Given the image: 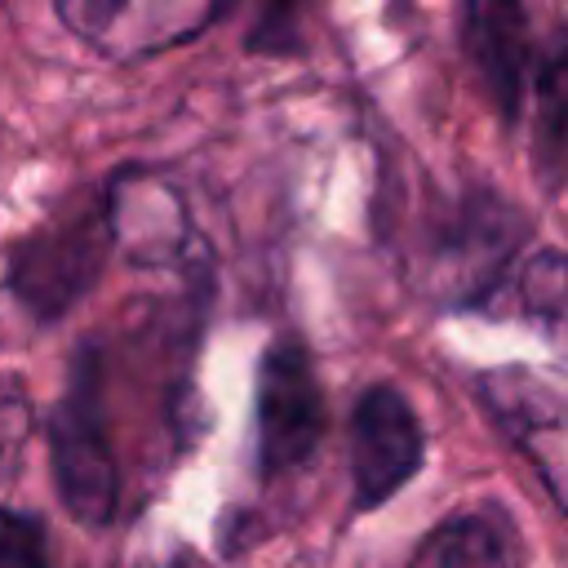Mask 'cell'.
<instances>
[{
    "label": "cell",
    "instance_id": "1",
    "mask_svg": "<svg viewBox=\"0 0 568 568\" xmlns=\"http://www.w3.org/2000/svg\"><path fill=\"white\" fill-rule=\"evenodd\" d=\"M532 235L528 217L501 200L493 186H466L426 209L417 244L408 248V266L435 302L444 306H479L515 266L524 240Z\"/></svg>",
    "mask_w": 568,
    "mask_h": 568
},
{
    "label": "cell",
    "instance_id": "2",
    "mask_svg": "<svg viewBox=\"0 0 568 568\" xmlns=\"http://www.w3.org/2000/svg\"><path fill=\"white\" fill-rule=\"evenodd\" d=\"M49 470L62 510L80 528H106L120 510V462L106 422L102 351L80 342L67 390L49 413Z\"/></svg>",
    "mask_w": 568,
    "mask_h": 568
},
{
    "label": "cell",
    "instance_id": "3",
    "mask_svg": "<svg viewBox=\"0 0 568 568\" xmlns=\"http://www.w3.org/2000/svg\"><path fill=\"white\" fill-rule=\"evenodd\" d=\"M111 244L102 191H84L80 204L40 222L9 248L4 284L36 324L62 320L102 275Z\"/></svg>",
    "mask_w": 568,
    "mask_h": 568
},
{
    "label": "cell",
    "instance_id": "4",
    "mask_svg": "<svg viewBox=\"0 0 568 568\" xmlns=\"http://www.w3.org/2000/svg\"><path fill=\"white\" fill-rule=\"evenodd\" d=\"M257 470L266 479L311 466L328 435V399L315 359L297 333H280L257 364Z\"/></svg>",
    "mask_w": 568,
    "mask_h": 568
},
{
    "label": "cell",
    "instance_id": "5",
    "mask_svg": "<svg viewBox=\"0 0 568 568\" xmlns=\"http://www.w3.org/2000/svg\"><path fill=\"white\" fill-rule=\"evenodd\" d=\"M475 399L541 479L546 497L568 515V382L524 364H501L475 377Z\"/></svg>",
    "mask_w": 568,
    "mask_h": 568
},
{
    "label": "cell",
    "instance_id": "6",
    "mask_svg": "<svg viewBox=\"0 0 568 568\" xmlns=\"http://www.w3.org/2000/svg\"><path fill=\"white\" fill-rule=\"evenodd\" d=\"M426 457V430L413 399L395 382L359 390L351 413V510L386 506Z\"/></svg>",
    "mask_w": 568,
    "mask_h": 568
},
{
    "label": "cell",
    "instance_id": "7",
    "mask_svg": "<svg viewBox=\"0 0 568 568\" xmlns=\"http://www.w3.org/2000/svg\"><path fill=\"white\" fill-rule=\"evenodd\" d=\"M222 13L226 4H209V0H62L58 4V18L111 62H138L160 49L186 44Z\"/></svg>",
    "mask_w": 568,
    "mask_h": 568
},
{
    "label": "cell",
    "instance_id": "8",
    "mask_svg": "<svg viewBox=\"0 0 568 568\" xmlns=\"http://www.w3.org/2000/svg\"><path fill=\"white\" fill-rule=\"evenodd\" d=\"M546 27H537V13L506 0H475L462 9V49L475 67L479 89L501 111L506 124L519 120L528 75L546 49Z\"/></svg>",
    "mask_w": 568,
    "mask_h": 568
},
{
    "label": "cell",
    "instance_id": "9",
    "mask_svg": "<svg viewBox=\"0 0 568 568\" xmlns=\"http://www.w3.org/2000/svg\"><path fill=\"white\" fill-rule=\"evenodd\" d=\"M106 226H111V244H120L129 253V262L138 266H164L178 262L191 244V217L182 195L151 173L138 169H120L106 186Z\"/></svg>",
    "mask_w": 568,
    "mask_h": 568
},
{
    "label": "cell",
    "instance_id": "10",
    "mask_svg": "<svg viewBox=\"0 0 568 568\" xmlns=\"http://www.w3.org/2000/svg\"><path fill=\"white\" fill-rule=\"evenodd\" d=\"M528 120V151H532V173L541 191H564L568 186V31L546 36V49L528 75L524 111Z\"/></svg>",
    "mask_w": 568,
    "mask_h": 568
},
{
    "label": "cell",
    "instance_id": "11",
    "mask_svg": "<svg viewBox=\"0 0 568 568\" xmlns=\"http://www.w3.org/2000/svg\"><path fill=\"white\" fill-rule=\"evenodd\" d=\"M435 568H515L510 528L493 510H466L435 537Z\"/></svg>",
    "mask_w": 568,
    "mask_h": 568
},
{
    "label": "cell",
    "instance_id": "12",
    "mask_svg": "<svg viewBox=\"0 0 568 568\" xmlns=\"http://www.w3.org/2000/svg\"><path fill=\"white\" fill-rule=\"evenodd\" d=\"M519 306L568 351V248H541L519 266Z\"/></svg>",
    "mask_w": 568,
    "mask_h": 568
},
{
    "label": "cell",
    "instance_id": "13",
    "mask_svg": "<svg viewBox=\"0 0 568 568\" xmlns=\"http://www.w3.org/2000/svg\"><path fill=\"white\" fill-rule=\"evenodd\" d=\"M0 568H53L40 515L0 506Z\"/></svg>",
    "mask_w": 568,
    "mask_h": 568
},
{
    "label": "cell",
    "instance_id": "14",
    "mask_svg": "<svg viewBox=\"0 0 568 568\" xmlns=\"http://www.w3.org/2000/svg\"><path fill=\"white\" fill-rule=\"evenodd\" d=\"M31 435V399L18 377H0V470L22 453Z\"/></svg>",
    "mask_w": 568,
    "mask_h": 568
},
{
    "label": "cell",
    "instance_id": "15",
    "mask_svg": "<svg viewBox=\"0 0 568 568\" xmlns=\"http://www.w3.org/2000/svg\"><path fill=\"white\" fill-rule=\"evenodd\" d=\"M297 13L293 9H266L262 22L248 31V49L253 53H297Z\"/></svg>",
    "mask_w": 568,
    "mask_h": 568
}]
</instances>
